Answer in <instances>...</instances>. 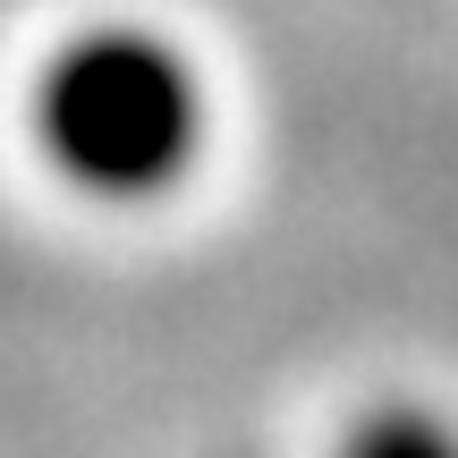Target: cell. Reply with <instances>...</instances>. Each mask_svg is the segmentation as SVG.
<instances>
[{
	"mask_svg": "<svg viewBox=\"0 0 458 458\" xmlns=\"http://www.w3.org/2000/svg\"><path fill=\"white\" fill-rule=\"evenodd\" d=\"M34 128H43V153L60 179L94 187V196H153L187 170L196 94L162 43L102 34V43H77L51 60L43 94H34Z\"/></svg>",
	"mask_w": 458,
	"mask_h": 458,
	"instance_id": "6da1fadb",
	"label": "cell"
},
{
	"mask_svg": "<svg viewBox=\"0 0 458 458\" xmlns=\"http://www.w3.org/2000/svg\"><path fill=\"white\" fill-rule=\"evenodd\" d=\"M357 458H450V450H442V433H425L416 416H391L382 433H365Z\"/></svg>",
	"mask_w": 458,
	"mask_h": 458,
	"instance_id": "7a4b0ae2",
	"label": "cell"
}]
</instances>
